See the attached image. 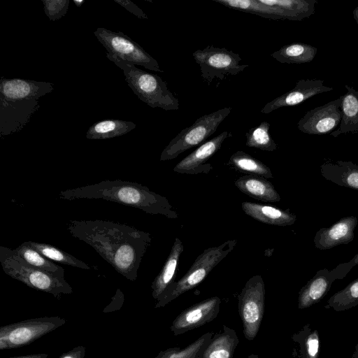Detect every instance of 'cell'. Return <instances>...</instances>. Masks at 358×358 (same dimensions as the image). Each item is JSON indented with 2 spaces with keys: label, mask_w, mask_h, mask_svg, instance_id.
I'll use <instances>...</instances> for the list:
<instances>
[{
  "label": "cell",
  "mask_w": 358,
  "mask_h": 358,
  "mask_svg": "<svg viewBox=\"0 0 358 358\" xmlns=\"http://www.w3.org/2000/svg\"><path fill=\"white\" fill-rule=\"evenodd\" d=\"M67 230L91 247L114 269L132 282L138 277L143 257L151 245L149 232L103 220H71Z\"/></svg>",
  "instance_id": "obj_1"
},
{
  "label": "cell",
  "mask_w": 358,
  "mask_h": 358,
  "mask_svg": "<svg viewBox=\"0 0 358 358\" xmlns=\"http://www.w3.org/2000/svg\"><path fill=\"white\" fill-rule=\"evenodd\" d=\"M59 197L64 200L103 199L131 206L151 215H161L170 219L178 217L165 196L150 191L141 184L119 179L106 180L63 190L59 193Z\"/></svg>",
  "instance_id": "obj_2"
},
{
  "label": "cell",
  "mask_w": 358,
  "mask_h": 358,
  "mask_svg": "<svg viewBox=\"0 0 358 358\" xmlns=\"http://www.w3.org/2000/svg\"><path fill=\"white\" fill-rule=\"evenodd\" d=\"M106 57L122 70L129 87L141 101L151 108H160L165 110L179 108L178 99L159 76L144 71L135 64L108 52Z\"/></svg>",
  "instance_id": "obj_3"
},
{
  "label": "cell",
  "mask_w": 358,
  "mask_h": 358,
  "mask_svg": "<svg viewBox=\"0 0 358 358\" xmlns=\"http://www.w3.org/2000/svg\"><path fill=\"white\" fill-rule=\"evenodd\" d=\"M0 263L6 274L27 286L52 294L59 299L73 293L64 278L31 266L19 257L13 249L0 246Z\"/></svg>",
  "instance_id": "obj_4"
},
{
  "label": "cell",
  "mask_w": 358,
  "mask_h": 358,
  "mask_svg": "<svg viewBox=\"0 0 358 358\" xmlns=\"http://www.w3.org/2000/svg\"><path fill=\"white\" fill-rule=\"evenodd\" d=\"M237 240H229L216 247L206 249L200 254L187 273L175 281L156 301L155 308H162L185 292L194 289L234 248Z\"/></svg>",
  "instance_id": "obj_5"
},
{
  "label": "cell",
  "mask_w": 358,
  "mask_h": 358,
  "mask_svg": "<svg viewBox=\"0 0 358 358\" xmlns=\"http://www.w3.org/2000/svg\"><path fill=\"white\" fill-rule=\"evenodd\" d=\"M231 109V107H224L197 118L191 126L182 129L169 142L163 150L159 160L173 159L185 151L201 144L216 131Z\"/></svg>",
  "instance_id": "obj_6"
},
{
  "label": "cell",
  "mask_w": 358,
  "mask_h": 358,
  "mask_svg": "<svg viewBox=\"0 0 358 358\" xmlns=\"http://www.w3.org/2000/svg\"><path fill=\"white\" fill-rule=\"evenodd\" d=\"M192 56L199 66L203 82L208 85L213 80H224L230 76H236L248 67V64H239L242 59L238 54L213 45L203 50H196Z\"/></svg>",
  "instance_id": "obj_7"
},
{
  "label": "cell",
  "mask_w": 358,
  "mask_h": 358,
  "mask_svg": "<svg viewBox=\"0 0 358 358\" xmlns=\"http://www.w3.org/2000/svg\"><path fill=\"white\" fill-rule=\"evenodd\" d=\"M66 320L58 316L24 320L0 327V350L27 345L63 326Z\"/></svg>",
  "instance_id": "obj_8"
},
{
  "label": "cell",
  "mask_w": 358,
  "mask_h": 358,
  "mask_svg": "<svg viewBox=\"0 0 358 358\" xmlns=\"http://www.w3.org/2000/svg\"><path fill=\"white\" fill-rule=\"evenodd\" d=\"M266 288L263 278H250L238 296V310L242 321L243 334L248 341L256 337L265 309Z\"/></svg>",
  "instance_id": "obj_9"
},
{
  "label": "cell",
  "mask_w": 358,
  "mask_h": 358,
  "mask_svg": "<svg viewBox=\"0 0 358 358\" xmlns=\"http://www.w3.org/2000/svg\"><path fill=\"white\" fill-rule=\"evenodd\" d=\"M94 34L108 53L135 65L142 66L153 71L164 73L157 61L138 43L124 33L99 27Z\"/></svg>",
  "instance_id": "obj_10"
},
{
  "label": "cell",
  "mask_w": 358,
  "mask_h": 358,
  "mask_svg": "<svg viewBox=\"0 0 358 358\" xmlns=\"http://www.w3.org/2000/svg\"><path fill=\"white\" fill-rule=\"evenodd\" d=\"M341 99L339 97L308 110L298 122V129L308 134H331L341 123Z\"/></svg>",
  "instance_id": "obj_11"
},
{
  "label": "cell",
  "mask_w": 358,
  "mask_h": 358,
  "mask_svg": "<svg viewBox=\"0 0 358 358\" xmlns=\"http://www.w3.org/2000/svg\"><path fill=\"white\" fill-rule=\"evenodd\" d=\"M220 304L221 299L213 296L188 307L172 322L171 331L179 336L212 322L220 312Z\"/></svg>",
  "instance_id": "obj_12"
},
{
  "label": "cell",
  "mask_w": 358,
  "mask_h": 358,
  "mask_svg": "<svg viewBox=\"0 0 358 358\" xmlns=\"http://www.w3.org/2000/svg\"><path fill=\"white\" fill-rule=\"evenodd\" d=\"M231 135V132L225 131L205 142L179 162L173 168V171L192 175L208 173L213 167L207 161L220 149L223 142Z\"/></svg>",
  "instance_id": "obj_13"
},
{
  "label": "cell",
  "mask_w": 358,
  "mask_h": 358,
  "mask_svg": "<svg viewBox=\"0 0 358 358\" xmlns=\"http://www.w3.org/2000/svg\"><path fill=\"white\" fill-rule=\"evenodd\" d=\"M333 90V87L324 85L322 80L301 79L292 90L268 102L262 108L261 113L268 114L282 107L296 106L312 96Z\"/></svg>",
  "instance_id": "obj_14"
},
{
  "label": "cell",
  "mask_w": 358,
  "mask_h": 358,
  "mask_svg": "<svg viewBox=\"0 0 358 358\" xmlns=\"http://www.w3.org/2000/svg\"><path fill=\"white\" fill-rule=\"evenodd\" d=\"M52 90L50 83L3 77L0 81V98L8 101L38 100Z\"/></svg>",
  "instance_id": "obj_15"
},
{
  "label": "cell",
  "mask_w": 358,
  "mask_h": 358,
  "mask_svg": "<svg viewBox=\"0 0 358 358\" xmlns=\"http://www.w3.org/2000/svg\"><path fill=\"white\" fill-rule=\"evenodd\" d=\"M358 220L354 215L345 216L329 227L319 229L313 238L316 248L328 250L341 244H348L354 239V231Z\"/></svg>",
  "instance_id": "obj_16"
},
{
  "label": "cell",
  "mask_w": 358,
  "mask_h": 358,
  "mask_svg": "<svg viewBox=\"0 0 358 358\" xmlns=\"http://www.w3.org/2000/svg\"><path fill=\"white\" fill-rule=\"evenodd\" d=\"M336 280L341 279L335 268L331 271L327 268L317 271L315 275L300 289L298 308H309L320 302L327 295Z\"/></svg>",
  "instance_id": "obj_17"
},
{
  "label": "cell",
  "mask_w": 358,
  "mask_h": 358,
  "mask_svg": "<svg viewBox=\"0 0 358 358\" xmlns=\"http://www.w3.org/2000/svg\"><path fill=\"white\" fill-rule=\"evenodd\" d=\"M241 206L246 215L267 224L286 227L292 225L296 220V215L289 209L248 201L242 202Z\"/></svg>",
  "instance_id": "obj_18"
},
{
  "label": "cell",
  "mask_w": 358,
  "mask_h": 358,
  "mask_svg": "<svg viewBox=\"0 0 358 358\" xmlns=\"http://www.w3.org/2000/svg\"><path fill=\"white\" fill-rule=\"evenodd\" d=\"M183 250L182 241L176 238L162 270L151 285L152 296L156 301L176 281L178 263Z\"/></svg>",
  "instance_id": "obj_19"
},
{
  "label": "cell",
  "mask_w": 358,
  "mask_h": 358,
  "mask_svg": "<svg viewBox=\"0 0 358 358\" xmlns=\"http://www.w3.org/2000/svg\"><path fill=\"white\" fill-rule=\"evenodd\" d=\"M320 173L339 186L358 190V165L350 161L325 162L320 166Z\"/></svg>",
  "instance_id": "obj_20"
},
{
  "label": "cell",
  "mask_w": 358,
  "mask_h": 358,
  "mask_svg": "<svg viewBox=\"0 0 358 358\" xmlns=\"http://www.w3.org/2000/svg\"><path fill=\"white\" fill-rule=\"evenodd\" d=\"M238 343L236 331L223 325L222 331L213 336L196 358H233Z\"/></svg>",
  "instance_id": "obj_21"
},
{
  "label": "cell",
  "mask_w": 358,
  "mask_h": 358,
  "mask_svg": "<svg viewBox=\"0 0 358 358\" xmlns=\"http://www.w3.org/2000/svg\"><path fill=\"white\" fill-rule=\"evenodd\" d=\"M235 185L241 192L259 201L278 202L280 200L273 184L262 176L245 175L235 181Z\"/></svg>",
  "instance_id": "obj_22"
},
{
  "label": "cell",
  "mask_w": 358,
  "mask_h": 358,
  "mask_svg": "<svg viewBox=\"0 0 358 358\" xmlns=\"http://www.w3.org/2000/svg\"><path fill=\"white\" fill-rule=\"evenodd\" d=\"M347 92L341 96L342 117L340 127L331 133L334 137L349 132H358V90L348 85Z\"/></svg>",
  "instance_id": "obj_23"
},
{
  "label": "cell",
  "mask_w": 358,
  "mask_h": 358,
  "mask_svg": "<svg viewBox=\"0 0 358 358\" xmlns=\"http://www.w3.org/2000/svg\"><path fill=\"white\" fill-rule=\"evenodd\" d=\"M227 8L252 13L271 20H292L290 15L280 8L262 3L259 0H213Z\"/></svg>",
  "instance_id": "obj_24"
},
{
  "label": "cell",
  "mask_w": 358,
  "mask_h": 358,
  "mask_svg": "<svg viewBox=\"0 0 358 358\" xmlns=\"http://www.w3.org/2000/svg\"><path fill=\"white\" fill-rule=\"evenodd\" d=\"M136 124L125 120L106 119L94 123L87 130L86 137L90 140H105L120 136L135 129Z\"/></svg>",
  "instance_id": "obj_25"
},
{
  "label": "cell",
  "mask_w": 358,
  "mask_h": 358,
  "mask_svg": "<svg viewBox=\"0 0 358 358\" xmlns=\"http://www.w3.org/2000/svg\"><path fill=\"white\" fill-rule=\"evenodd\" d=\"M317 52V48L303 43L285 45L271 56L282 64H304L313 60Z\"/></svg>",
  "instance_id": "obj_26"
},
{
  "label": "cell",
  "mask_w": 358,
  "mask_h": 358,
  "mask_svg": "<svg viewBox=\"0 0 358 358\" xmlns=\"http://www.w3.org/2000/svg\"><path fill=\"white\" fill-rule=\"evenodd\" d=\"M292 340L297 344L294 350L295 358H318L320 354V336L318 331L307 324L292 336Z\"/></svg>",
  "instance_id": "obj_27"
},
{
  "label": "cell",
  "mask_w": 358,
  "mask_h": 358,
  "mask_svg": "<svg viewBox=\"0 0 358 358\" xmlns=\"http://www.w3.org/2000/svg\"><path fill=\"white\" fill-rule=\"evenodd\" d=\"M13 251L30 266L64 278V269L62 266L55 264L24 242L13 249Z\"/></svg>",
  "instance_id": "obj_28"
},
{
  "label": "cell",
  "mask_w": 358,
  "mask_h": 358,
  "mask_svg": "<svg viewBox=\"0 0 358 358\" xmlns=\"http://www.w3.org/2000/svg\"><path fill=\"white\" fill-rule=\"evenodd\" d=\"M227 164L241 173L259 176L266 178L273 177L271 170L265 164L241 150L234 152L230 157Z\"/></svg>",
  "instance_id": "obj_29"
},
{
  "label": "cell",
  "mask_w": 358,
  "mask_h": 358,
  "mask_svg": "<svg viewBox=\"0 0 358 358\" xmlns=\"http://www.w3.org/2000/svg\"><path fill=\"white\" fill-rule=\"evenodd\" d=\"M262 3L275 6L287 13L293 21H301L315 13L317 0H259Z\"/></svg>",
  "instance_id": "obj_30"
},
{
  "label": "cell",
  "mask_w": 358,
  "mask_h": 358,
  "mask_svg": "<svg viewBox=\"0 0 358 358\" xmlns=\"http://www.w3.org/2000/svg\"><path fill=\"white\" fill-rule=\"evenodd\" d=\"M24 243L51 261L85 270L91 268L89 264L51 245L35 241H25Z\"/></svg>",
  "instance_id": "obj_31"
},
{
  "label": "cell",
  "mask_w": 358,
  "mask_h": 358,
  "mask_svg": "<svg viewBox=\"0 0 358 358\" xmlns=\"http://www.w3.org/2000/svg\"><path fill=\"white\" fill-rule=\"evenodd\" d=\"M358 305V278L350 282L345 288L334 294L327 301L325 308L337 312L344 311Z\"/></svg>",
  "instance_id": "obj_32"
},
{
  "label": "cell",
  "mask_w": 358,
  "mask_h": 358,
  "mask_svg": "<svg viewBox=\"0 0 358 358\" xmlns=\"http://www.w3.org/2000/svg\"><path fill=\"white\" fill-rule=\"evenodd\" d=\"M269 130L270 124L266 121L261 122L257 127L251 128L245 133L246 146L264 151H275L278 146L272 138Z\"/></svg>",
  "instance_id": "obj_33"
},
{
  "label": "cell",
  "mask_w": 358,
  "mask_h": 358,
  "mask_svg": "<svg viewBox=\"0 0 358 358\" xmlns=\"http://www.w3.org/2000/svg\"><path fill=\"white\" fill-rule=\"evenodd\" d=\"M213 336L212 332H207L183 348L173 347L160 351L155 358H196Z\"/></svg>",
  "instance_id": "obj_34"
},
{
  "label": "cell",
  "mask_w": 358,
  "mask_h": 358,
  "mask_svg": "<svg viewBox=\"0 0 358 358\" xmlns=\"http://www.w3.org/2000/svg\"><path fill=\"white\" fill-rule=\"evenodd\" d=\"M44 11L50 20L57 21L64 17L69 8V0H42Z\"/></svg>",
  "instance_id": "obj_35"
},
{
  "label": "cell",
  "mask_w": 358,
  "mask_h": 358,
  "mask_svg": "<svg viewBox=\"0 0 358 358\" xmlns=\"http://www.w3.org/2000/svg\"><path fill=\"white\" fill-rule=\"evenodd\" d=\"M115 2L120 4L127 10L141 19H148L146 14L130 0H114Z\"/></svg>",
  "instance_id": "obj_36"
},
{
  "label": "cell",
  "mask_w": 358,
  "mask_h": 358,
  "mask_svg": "<svg viewBox=\"0 0 358 358\" xmlns=\"http://www.w3.org/2000/svg\"><path fill=\"white\" fill-rule=\"evenodd\" d=\"M124 294L120 289H117L113 296L110 303L103 310V313H110L120 310L124 303Z\"/></svg>",
  "instance_id": "obj_37"
},
{
  "label": "cell",
  "mask_w": 358,
  "mask_h": 358,
  "mask_svg": "<svg viewBox=\"0 0 358 358\" xmlns=\"http://www.w3.org/2000/svg\"><path fill=\"white\" fill-rule=\"evenodd\" d=\"M358 264V253L348 262L338 264L336 269L337 270L341 280L344 278L346 275L350 271L352 267Z\"/></svg>",
  "instance_id": "obj_38"
},
{
  "label": "cell",
  "mask_w": 358,
  "mask_h": 358,
  "mask_svg": "<svg viewBox=\"0 0 358 358\" xmlns=\"http://www.w3.org/2000/svg\"><path fill=\"white\" fill-rule=\"evenodd\" d=\"M85 346H76L62 354L59 358H85Z\"/></svg>",
  "instance_id": "obj_39"
},
{
  "label": "cell",
  "mask_w": 358,
  "mask_h": 358,
  "mask_svg": "<svg viewBox=\"0 0 358 358\" xmlns=\"http://www.w3.org/2000/svg\"><path fill=\"white\" fill-rule=\"evenodd\" d=\"M48 357V355L45 354V353H36V354L13 357H8V358H47Z\"/></svg>",
  "instance_id": "obj_40"
},
{
  "label": "cell",
  "mask_w": 358,
  "mask_h": 358,
  "mask_svg": "<svg viewBox=\"0 0 358 358\" xmlns=\"http://www.w3.org/2000/svg\"><path fill=\"white\" fill-rule=\"evenodd\" d=\"M354 19L356 20L358 24V6L352 11Z\"/></svg>",
  "instance_id": "obj_41"
},
{
  "label": "cell",
  "mask_w": 358,
  "mask_h": 358,
  "mask_svg": "<svg viewBox=\"0 0 358 358\" xmlns=\"http://www.w3.org/2000/svg\"><path fill=\"white\" fill-rule=\"evenodd\" d=\"M350 358H358V343L355 345V350Z\"/></svg>",
  "instance_id": "obj_42"
},
{
  "label": "cell",
  "mask_w": 358,
  "mask_h": 358,
  "mask_svg": "<svg viewBox=\"0 0 358 358\" xmlns=\"http://www.w3.org/2000/svg\"><path fill=\"white\" fill-rule=\"evenodd\" d=\"M74 3L77 7H80L83 3H85V1L83 0H73Z\"/></svg>",
  "instance_id": "obj_43"
},
{
  "label": "cell",
  "mask_w": 358,
  "mask_h": 358,
  "mask_svg": "<svg viewBox=\"0 0 358 358\" xmlns=\"http://www.w3.org/2000/svg\"><path fill=\"white\" fill-rule=\"evenodd\" d=\"M248 358H259V357L257 355L251 354L248 357Z\"/></svg>",
  "instance_id": "obj_44"
}]
</instances>
